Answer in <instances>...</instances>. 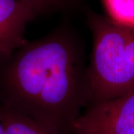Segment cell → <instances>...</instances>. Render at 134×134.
Returning a JSON list of instances; mask_svg holds the SVG:
<instances>
[{
	"label": "cell",
	"mask_w": 134,
	"mask_h": 134,
	"mask_svg": "<svg viewBox=\"0 0 134 134\" xmlns=\"http://www.w3.org/2000/svg\"><path fill=\"white\" fill-rule=\"evenodd\" d=\"M4 75L5 107L54 134H72L90 104L88 65L81 42L54 31L25 42L12 54Z\"/></svg>",
	"instance_id": "obj_1"
},
{
	"label": "cell",
	"mask_w": 134,
	"mask_h": 134,
	"mask_svg": "<svg viewBox=\"0 0 134 134\" xmlns=\"http://www.w3.org/2000/svg\"><path fill=\"white\" fill-rule=\"evenodd\" d=\"M93 46L88 64L89 105L134 91V28L88 13Z\"/></svg>",
	"instance_id": "obj_2"
},
{
	"label": "cell",
	"mask_w": 134,
	"mask_h": 134,
	"mask_svg": "<svg viewBox=\"0 0 134 134\" xmlns=\"http://www.w3.org/2000/svg\"><path fill=\"white\" fill-rule=\"evenodd\" d=\"M72 134H134V91L88 106Z\"/></svg>",
	"instance_id": "obj_3"
},
{
	"label": "cell",
	"mask_w": 134,
	"mask_h": 134,
	"mask_svg": "<svg viewBox=\"0 0 134 134\" xmlns=\"http://www.w3.org/2000/svg\"><path fill=\"white\" fill-rule=\"evenodd\" d=\"M35 16L19 0H0V58L10 56L25 42V29Z\"/></svg>",
	"instance_id": "obj_4"
},
{
	"label": "cell",
	"mask_w": 134,
	"mask_h": 134,
	"mask_svg": "<svg viewBox=\"0 0 134 134\" xmlns=\"http://www.w3.org/2000/svg\"><path fill=\"white\" fill-rule=\"evenodd\" d=\"M0 121L4 134H54L37 122L5 106L0 108Z\"/></svg>",
	"instance_id": "obj_5"
},
{
	"label": "cell",
	"mask_w": 134,
	"mask_h": 134,
	"mask_svg": "<svg viewBox=\"0 0 134 134\" xmlns=\"http://www.w3.org/2000/svg\"><path fill=\"white\" fill-rule=\"evenodd\" d=\"M110 19L134 28V0H103Z\"/></svg>",
	"instance_id": "obj_6"
},
{
	"label": "cell",
	"mask_w": 134,
	"mask_h": 134,
	"mask_svg": "<svg viewBox=\"0 0 134 134\" xmlns=\"http://www.w3.org/2000/svg\"><path fill=\"white\" fill-rule=\"evenodd\" d=\"M28 5L36 16L67 8L76 0H19Z\"/></svg>",
	"instance_id": "obj_7"
},
{
	"label": "cell",
	"mask_w": 134,
	"mask_h": 134,
	"mask_svg": "<svg viewBox=\"0 0 134 134\" xmlns=\"http://www.w3.org/2000/svg\"><path fill=\"white\" fill-rule=\"evenodd\" d=\"M0 134H4V130H3V127L0 121Z\"/></svg>",
	"instance_id": "obj_8"
}]
</instances>
